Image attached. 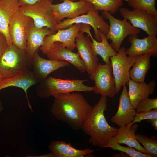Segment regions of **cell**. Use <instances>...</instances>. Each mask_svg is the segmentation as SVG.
<instances>
[{
    "instance_id": "23",
    "label": "cell",
    "mask_w": 157,
    "mask_h": 157,
    "mask_svg": "<svg viewBox=\"0 0 157 157\" xmlns=\"http://www.w3.org/2000/svg\"><path fill=\"white\" fill-rule=\"evenodd\" d=\"M90 25L82 24L80 31L88 34L92 40V48L95 53L100 55L102 58V60L105 63H108L110 61V57L117 54V52L115 51L108 43L105 33L98 30L101 39V42H99L93 38L90 31Z\"/></svg>"
},
{
    "instance_id": "3",
    "label": "cell",
    "mask_w": 157,
    "mask_h": 157,
    "mask_svg": "<svg viewBox=\"0 0 157 157\" xmlns=\"http://www.w3.org/2000/svg\"><path fill=\"white\" fill-rule=\"evenodd\" d=\"M87 81V79H63L47 76L38 83L36 92L38 97L47 98L58 94L93 91V86H88L84 84Z\"/></svg>"
},
{
    "instance_id": "2",
    "label": "cell",
    "mask_w": 157,
    "mask_h": 157,
    "mask_svg": "<svg viewBox=\"0 0 157 157\" xmlns=\"http://www.w3.org/2000/svg\"><path fill=\"white\" fill-rule=\"evenodd\" d=\"M107 99L101 96L88 116L82 129L89 137V142L95 147H104L117 134L118 128L108 124L104 115Z\"/></svg>"
},
{
    "instance_id": "12",
    "label": "cell",
    "mask_w": 157,
    "mask_h": 157,
    "mask_svg": "<svg viewBox=\"0 0 157 157\" xmlns=\"http://www.w3.org/2000/svg\"><path fill=\"white\" fill-rule=\"evenodd\" d=\"M92 5L85 0L75 2L70 0H63L60 3L52 4L53 11L58 23L65 18H75L87 13Z\"/></svg>"
},
{
    "instance_id": "11",
    "label": "cell",
    "mask_w": 157,
    "mask_h": 157,
    "mask_svg": "<svg viewBox=\"0 0 157 157\" xmlns=\"http://www.w3.org/2000/svg\"><path fill=\"white\" fill-rule=\"evenodd\" d=\"M31 19L19 8L10 22L9 31L12 44L20 49L26 50L27 30Z\"/></svg>"
},
{
    "instance_id": "39",
    "label": "cell",
    "mask_w": 157,
    "mask_h": 157,
    "mask_svg": "<svg viewBox=\"0 0 157 157\" xmlns=\"http://www.w3.org/2000/svg\"><path fill=\"white\" fill-rule=\"evenodd\" d=\"M72 1H76V0H70Z\"/></svg>"
},
{
    "instance_id": "25",
    "label": "cell",
    "mask_w": 157,
    "mask_h": 157,
    "mask_svg": "<svg viewBox=\"0 0 157 157\" xmlns=\"http://www.w3.org/2000/svg\"><path fill=\"white\" fill-rule=\"evenodd\" d=\"M138 126L135 123L120 127L118 128L117 133L113 138L119 144H125L138 151L148 154V152L140 145L136 138L135 133Z\"/></svg>"
},
{
    "instance_id": "7",
    "label": "cell",
    "mask_w": 157,
    "mask_h": 157,
    "mask_svg": "<svg viewBox=\"0 0 157 157\" xmlns=\"http://www.w3.org/2000/svg\"><path fill=\"white\" fill-rule=\"evenodd\" d=\"M125 50L124 47H120L117 54L110 58L117 94L130 79L129 71L135 62V56H128Z\"/></svg>"
},
{
    "instance_id": "6",
    "label": "cell",
    "mask_w": 157,
    "mask_h": 157,
    "mask_svg": "<svg viewBox=\"0 0 157 157\" xmlns=\"http://www.w3.org/2000/svg\"><path fill=\"white\" fill-rule=\"evenodd\" d=\"M102 14L103 18L108 19L110 23L106 38L111 40L110 44L117 52L125 38L130 35H137L140 32L139 29L133 26L126 18L122 20L118 19L108 11H103Z\"/></svg>"
},
{
    "instance_id": "21",
    "label": "cell",
    "mask_w": 157,
    "mask_h": 157,
    "mask_svg": "<svg viewBox=\"0 0 157 157\" xmlns=\"http://www.w3.org/2000/svg\"><path fill=\"white\" fill-rule=\"evenodd\" d=\"M128 92L131 103L136 109L139 103L142 100L148 98L154 92L156 83L153 80L148 83H140L131 79L128 83Z\"/></svg>"
},
{
    "instance_id": "34",
    "label": "cell",
    "mask_w": 157,
    "mask_h": 157,
    "mask_svg": "<svg viewBox=\"0 0 157 157\" xmlns=\"http://www.w3.org/2000/svg\"><path fill=\"white\" fill-rule=\"evenodd\" d=\"M20 7L26 6L33 4L40 0H18ZM52 1L53 0H44Z\"/></svg>"
},
{
    "instance_id": "18",
    "label": "cell",
    "mask_w": 157,
    "mask_h": 157,
    "mask_svg": "<svg viewBox=\"0 0 157 157\" xmlns=\"http://www.w3.org/2000/svg\"><path fill=\"white\" fill-rule=\"evenodd\" d=\"M56 33V31L46 27L42 28L37 27L31 18L27 30L26 49L28 60L31 66L34 54L39 47L43 45L45 37Z\"/></svg>"
},
{
    "instance_id": "5",
    "label": "cell",
    "mask_w": 157,
    "mask_h": 157,
    "mask_svg": "<svg viewBox=\"0 0 157 157\" xmlns=\"http://www.w3.org/2000/svg\"><path fill=\"white\" fill-rule=\"evenodd\" d=\"M52 3L40 0L32 5L20 7L19 8L24 14L31 18L37 27H46L56 31L58 22L52 10Z\"/></svg>"
},
{
    "instance_id": "8",
    "label": "cell",
    "mask_w": 157,
    "mask_h": 157,
    "mask_svg": "<svg viewBox=\"0 0 157 157\" xmlns=\"http://www.w3.org/2000/svg\"><path fill=\"white\" fill-rule=\"evenodd\" d=\"M75 24H82L91 26L94 31L95 38L99 42L101 41V39L98 30L106 34L109 28V25L104 20L103 16L99 14L98 11L95 10L92 5L87 13L74 18L67 19L58 23L55 31L67 28Z\"/></svg>"
},
{
    "instance_id": "30",
    "label": "cell",
    "mask_w": 157,
    "mask_h": 157,
    "mask_svg": "<svg viewBox=\"0 0 157 157\" xmlns=\"http://www.w3.org/2000/svg\"><path fill=\"white\" fill-rule=\"evenodd\" d=\"M105 147H108L114 150H119L128 154L131 157H151L149 155L138 151L129 147L122 146L112 138Z\"/></svg>"
},
{
    "instance_id": "17",
    "label": "cell",
    "mask_w": 157,
    "mask_h": 157,
    "mask_svg": "<svg viewBox=\"0 0 157 157\" xmlns=\"http://www.w3.org/2000/svg\"><path fill=\"white\" fill-rule=\"evenodd\" d=\"M38 49L33 57L31 65L33 75L40 82L45 79L52 72L60 68L69 65L67 61L47 60L39 54Z\"/></svg>"
},
{
    "instance_id": "32",
    "label": "cell",
    "mask_w": 157,
    "mask_h": 157,
    "mask_svg": "<svg viewBox=\"0 0 157 157\" xmlns=\"http://www.w3.org/2000/svg\"><path fill=\"white\" fill-rule=\"evenodd\" d=\"M153 119H157V109L136 113L133 121L130 123L132 124L137 122H140L143 120Z\"/></svg>"
},
{
    "instance_id": "14",
    "label": "cell",
    "mask_w": 157,
    "mask_h": 157,
    "mask_svg": "<svg viewBox=\"0 0 157 157\" xmlns=\"http://www.w3.org/2000/svg\"><path fill=\"white\" fill-rule=\"evenodd\" d=\"M81 25V24H74L67 28L59 29L57 33L46 36L44 44L40 47V49L42 52L49 48L54 42H58L72 51L76 48L75 38Z\"/></svg>"
},
{
    "instance_id": "13",
    "label": "cell",
    "mask_w": 157,
    "mask_h": 157,
    "mask_svg": "<svg viewBox=\"0 0 157 157\" xmlns=\"http://www.w3.org/2000/svg\"><path fill=\"white\" fill-rule=\"evenodd\" d=\"M83 33L82 31H78L75 38V47L83 62L85 71L90 75L96 69L99 59L93 51L90 38L84 36Z\"/></svg>"
},
{
    "instance_id": "28",
    "label": "cell",
    "mask_w": 157,
    "mask_h": 157,
    "mask_svg": "<svg viewBox=\"0 0 157 157\" xmlns=\"http://www.w3.org/2000/svg\"><path fill=\"white\" fill-rule=\"evenodd\" d=\"M135 137L139 143L142 144L143 147L151 157L157 156V139L153 136L149 138L145 135H135Z\"/></svg>"
},
{
    "instance_id": "4",
    "label": "cell",
    "mask_w": 157,
    "mask_h": 157,
    "mask_svg": "<svg viewBox=\"0 0 157 157\" xmlns=\"http://www.w3.org/2000/svg\"><path fill=\"white\" fill-rule=\"evenodd\" d=\"M31 67L26 50L13 44L0 57V71L4 78L14 76Z\"/></svg>"
},
{
    "instance_id": "15",
    "label": "cell",
    "mask_w": 157,
    "mask_h": 157,
    "mask_svg": "<svg viewBox=\"0 0 157 157\" xmlns=\"http://www.w3.org/2000/svg\"><path fill=\"white\" fill-rule=\"evenodd\" d=\"M42 52L50 60L66 61L81 72L85 71L83 62L78 53L68 49L60 42H54L49 48Z\"/></svg>"
},
{
    "instance_id": "1",
    "label": "cell",
    "mask_w": 157,
    "mask_h": 157,
    "mask_svg": "<svg viewBox=\"0 0 157 157\" xmlns=\"http://www.w3.org/2000/svg\"><path fill=\"white\" fill-rule=\"evenodd\" d=\"M76 92L54 95L51 112L58 120L77 130L82 129L93 106L83 95Z\"/></svg>"
},
{
    "instance_id": "27",
    "label": "cell",
    "mask_w": 157,
    "mask_h": 157,
    "mask_svg": "<svg viewBox=\"0 0 157 157\" xmlns=\"http://www.w3.org/2000/svg\"><path fill=\"white\" fill-rule=\"evenodd\" d=\"M91 3L97 11H106L113 14L119 11L123 0H85Z\"/></svg>"
},
{
    "instance_id": "19",
    "label": "cell",
    "mask_w": 157,
    "mask_h": 157,
    "mask_svg": "<svg viewBox=\"0 0 157 157\" xmlns=\"http://www.w3.org/2000/svg\"><path fill=\"white\" fill-rule=\"evenodd\" d=\"M123 87L117 111L110 120L119 127L132 122L136 113V109L130 103L126 85Z\"/></svg>"
},
{
    "instance_id": "9",
    "label": "cell",
    "mask_w": 157,
    "mask_h": 157,
    "mask_svg": "<svg viewBox=\"0 0 157 157\" xmlns=\"http://www.w3.org/2000/svg\"><path fill=\"white\" fill-rule=\"evenodd\" d=\"M112 72L110 61L105 64H98L94 72L90 76V78L95 82L93 86L95 93L111 98L115 97L117 93Z\"/></svg>"
},
{
    "instance_id": "16",
    "label": "cell",
    "mask_w": 157,
    "mask_h": 157,
    "mask_svg": "<svg viewBox=\"0 0 157 157\" xmlns=\"http://www.w3.org/2000/svg\"><path fill=\"white\" fill-rule=\"evenodd\" d=\"M137 35H129L128 41L131 46L126 49V54L129 56H135L145 54L157 57V38L155 35H148L143 39H139Z\"/></svg>"
},
{
    "instance_id": "10",
    "label": "cell",
    "mask_w": 157,
    "mask_h": 157,
    "mask_svg": "<svg viewBox=\"0 0 157 157\" xmlns=\"http://www.w3.org/2000/svg\"><path fill=\"white\" fill-rule=\"evenodd\" d=\"M121 15L128 20L134 27L145 31L148 35H157V17L143 10H130L121 7Z\"/></svg>"
},
{
    "instance_id": "24",
    "label": "cell",
    "mask_w": 157,
    "mask_h": 157,
    "mask_svg": "<svg viewBox=\"0 0 157 157\" xmlns=\"http://www.w3.org/2000/svg\"><path fill=\"white\" fill-rule=\"evenodd\" d=\"M49 149L55 157H84L92 156L94 150L87 148L83 150L76 149L70 143L63 141L56 140L51 142L48 146Z\"/></svg>"
},
{
    "instance_id": "33",
    "label": "cell",
    "mask_w": 157,
    "mask_h": 157,
    "mask_svg": "<svg viewBox=\"0 0 157 157\" xmlns=\"http://www.w3.org/2000/svg\"><path fill=\"white\" fill-rule=\"evenodd\" d=\"M8 47L6 37L3 33L0 32V57Z\"/></svg>"
},
{
    "instance_id": "22",
    "label": "cell",
    "mask_w": 157,
    "mask_h": 157,
    "mask_svg": "<svg viewBox=\"0 0 157 157\" xmlns=\"http://www.w3.org/2000/svg\"><path fill=\"white\" fill-rule=\"evenodd\" d=\"M19 7L18 0H0V32L5 36L9 46L12 44L9 31V23Z\"/></svg>"
},
{
    "instance_id": "36",
    "label": "cell",
    "mask_w": 157,
    "mask_h": 157,
    "mask_svg": "<svg viewBox=\"0 0 157 157\" xmlns=\"http://www.w3.org/2000/svg\"><path fill=\"white\" fill-rule=\"evenodd\" d=\"M113 157H130L127 154L122 152L120 153L115 154L113 156Z\"/></svg>"
},
{
    "instance_id": "26",
    "label": "cell",
    "mask_w": 157,
    "mask_h": 157,
    "mask_svg": "<svg viewBox=\"0 0 157 157\" xmlns=\"http://www.w3.org/2000/svg\"><path fill=\"white\" fill-rule=\"evenodd\" d=\"M151 56L145 54L135 56L134 63L129 72L131 79L140 83L145 82V76L151 67Z\"/></svg>"
},
{
    "instance_id": "20",
    "label": "cell",
    "mask_w": 157,
    "mask_h": 157,
    "mask_svg": "<svg viewBox=\"0 0 157 157\" xmlns=\"http://www.w3.org/2000/svg\"><path fill=\"white\" fill-rule=\"evenodd\" d=\"M39 82L32 71L28 69L14 76L3 78L0 81V90L11 86L17 87L22 89L25 92L28 107L32 112V107L28 96L27 90L30 87Z\"/></svg>"
},
{
    "instance_id": "37",
    "label": "cell",
    "mask_w": 157,
    "mask_h": 157,
    "mask_svg": "<svg viewBox=\"0 0 157 157\" xmlns=\"http://www.w3.org/2000/svg\"><path fill=\"white\" fill-rule=\"evenodd\" d=\"M3 108L0 99V113L3 110Z\"/></svg>"
},
{
    "instance_id": "35",
    "label": "cell",
    "mask_w": 157,
    "mask_h": 157,
    "mask_svg": "<svg viewBox=\"0 0 157 157\" xmlns=\"http://www.w3.org/2000/svg\"><path fill=\"white\" fill-rule=\"evenodd\" d=\"M150 122L156 130H157V119H153L147 120Z\"/></svg>"
},
{
    "instance_id": "31",
    "label": "cell",
    "mask_w": 157,
    "mask_h": 157,
    "mask_svg": "<svg viewBox=\"0 0 157 157\" xmlns=\"http://www.w3.org/2000/svg\"><path fill=\"white\" fill-rule=\"evenodd\" d=\"M157 109V98L149 99L148 97L141 101L136 109V113L149 111Z\"/></svg>"
},
{
    "instance_id": "29",
    "label": "cell",
    "mask_w": 157,
    "mask_h": 157,
    "mask_svg": "<svg viewBox=\"0 0 157 157\" xmlns=\"http://www.w3.org/2000/svg\"><path fill=\"white\" fill-rule=\"evenodd\" d=\"M156 0H125L128 5L135 9L144 10L157 17L155 4Z\"/></svg>"
},
{
    "instance_id": "38",
    "label": "cell",
    "mask_w": 157,
    "mask_h": 157,
    "mask_svg": "<svg viewBox=\"0 0 157 157\" xmlns=\"http://www.w3.org/2000/svg\"><path fill=\"white\" fill-rule=\"evenodd\" d=\"M3 78H4V77L0 71V81Z\"/></svg>"
}]
</instances>
